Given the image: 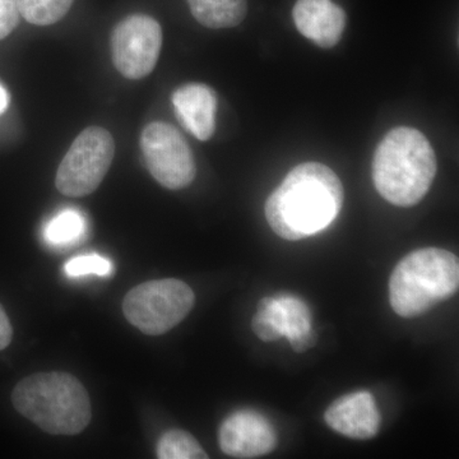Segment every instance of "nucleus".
<instances>
[{"label": "nucleus", "instance_id": "6ab92c4d", "mask_svg": "<svg viewBox=\"0 0 459 459\" xmlns=\"http://www.w3.org/2000/svg\"><path fill=\"white\" fill-rule=\"evenodd\" d=\"M18 0H0V40L7 38L20 23Z\"/></svg>", "mask_w": 459, "mask_h": 459}, {"label": "nucleus", "instance_id": "9b49d317", "mask_svg": "<svg viewBox=\"0 0 459 459\" xmlns=\"http://www.w3.org/2000/svg\"><path fill=\"white\" fill-rule=\"evenodd\" d=\"M276 328L281 337L289 338L295 351L304 352L316 344L312 331V314L301 299L294 295L264 298L258 312Z\"/></svg>", "mask_w": 459, "mask_h": 459}, {"label": "nucleus", "instance_id": "4be33fe9", "mask_svg": "<svg viewBox=\"0 0 459 459\" xmlns=\"http://www.w3.org/2000/svg\"><path fill=\"white\" fill-rule=\"evenodd\" d=\"M8 104V96L7 92H5L4 89L0 86V113L4 111V108H7Z\"/></svg>", "mask_w": 459, "mask_h": 459}, {"label": "nucleus", "instance_id": "1a4fd4ad", "mask_svg": "<svg viewBox=\"0 0 459 459\" xmlns=\"http://www.w3.org/2000/svg\"><path fill=\"white\" fill-rule=\"evenodd\" d=\"M220 448L232 458H258L276 448L277 433L265 416L240 410L228 416L219 430Z\"/></svg>", "mask_w": 459, "mask_h": 459}, {"label": "nucleus", "instance_id": "dca6fc26", "mask_svg": "<svg viewBox=\"0 0 459 459\" xmlns=\"http://www.w3.org/2000/svg\"><path fill=\"white\" fill-rule=\"evenodd\" d=\"M157 458L160 459H207L208 455L202 448L195 437L188 431H166L156 448Z\"/></svg>", "mask_w": 459, "mask_h": 459}, {"label": "nucleus", "instance_id": "f257e3e1", "mask_svg": "<svg viewBox=\"0 0 459 459\" xmlns=\"http://www.w3.org/2000/svg\"><path fill=\"white\" fill-rule=\"evenodd\" d=\"M342 205L343 186L336 172L319 162H305L268 197L265 219L280 238L303 240L327 229Z\"/></svg>", "mask_w": 459, "mask_h": 459}, {"label": "nucleus", "instance_id": "0eeeda50", "mask_svg": "<svg viewBox=\"0 0 459 459\" xmlns=\"http://www.w3.org/2000/svg\"><path fill=\"white\" fill-rule=\"evenodd\" d=\"M140 146L148 171L164 188H186L195 180V156L188 142L171 124H148L142 131Z\"/></svg>", "mask_w": 459, "mask_h": 459}, {"label": "nucleus", "instance_id": "9d476101", "mask_svg": "<svg viewBox=\"0 0 459 459\" xmlns=\"http://www.w3.org/2000/svg\"><path fill=\"white\" fill-rule=\"evenodd\" d=\"M325 420L332 430L355 440L373 439L382 425L376 400L367 391L338 398L325 411Z\"/></svg>", "mask_w": 459, "mask_h": 459}, {"label": "nucleus", "instance_id": "f8f14e48", "mask_svg": "<svg viewBox=\"0 0 459 459\" xmlns=\"http://www.w3.org/2000/svg\"><path fill=\"white\" fill-rule=\"evenodd\" d=\"M292 18L299 32L323 49L336 47L346 26V13L332 0H296Z\"/></svg>", "mask_w": 459, "mask_h": 459}, {"label": "nucleus", "instance_id": "423d86ee", "mask_svg": "<svg viewBox=\"0 0 459 459\" xmlns=\"http://www.w3.org/2000/svg\"><path fill=\"white\" fill-rule=\"evenodd\" d=\"M113 135L89 126L75 138L57 168L56 186L66 197H86L99 188L113 164Z\"/></svg>", "mask_w": 459, "mask_h": 459}, {"label": "nucleus", "instance_id": "412c9836", "mask_svg": "<svg viewBox=\"0 0 459 459\" xmlns=\"http://www.w3.org/2000/svg\"><path fill=\"white\" fill-rule=\"evenodd\" d=\"M13 337V328H12L11 320H9L4 307L0 305V351L7 349Z\"/></svg>", "mask_w": 459, "mask_h": 459}, {"label": "nucleus", "instance_id": "7ed1b4c3", "mask_svg": "<svg viewBox=\"0 0 459 459\" xmlns=\"http://www.w3.org/2000/svg\"><path fill=\"white\" fill-rule=\"evenodd\" d=\"M12 402L21 415L54 435L80 434L92 418L86 388L77 377L63 371L25 377L14 386Z\"/></svg>", "mask_w": 459, "mask_h": 459}, {"label": "nucleus", "instance_id": "6e6552de", "mask_svg": "<svg viewBox=\"0 0 459 459\" xmlns=\"http://www.w3.org/2000/svg\"><path fill=\"white\" fill-rule=\"evenodd\" d=\"M162 48V29L155 18L132 14L111 33L115 68L129 80H141L155 69Z\"/></svg>", "mask_w": 459, "mask_h": 459}, {"label": "nucleus", "instance_id": "ddd939ff", "mask_svg": "<svg viewBox=\"0 0 459 459\" xmlns=\"http://www.w3.org/2000/svg\"><path fill=\"white\" fill-rule=\"evenodd\" d=\"M181 126L199 141H208L216 131L217 95L204 83H188L172 95Z\"/></svg>", "mask_w": 459, "mask_h": 459}, {"label": "nucleus", "instance_id": "a211bd4d", "mask_svg": "<svg viewBox=\"0 0 459 459\" xmlns=\"http://www.w3.org/2000/svg\"><path fill=\"white\" fill-rule=\"evenodd\" d=\"M114 265L110 259L99 255H86L69 259L65 265V273L71 279L91 276L108 277L113 273Z\"/></svg>", "mask_w": 459, "mask_h": 459}, {"label": "nucleus", "instance_id": "4468645a", "mask_svg": "<svg viewBox=\"0 0 459 459\" xmlns=\"http://www.w3.org/2000/svg\"><path fill=\"white\" fill-rule=\"evenodd\" d=\"M193 17L208 29H230L247 16V0H186Z\"/></svg>", "mask_w": 459, "mask_h": 459}, {"label": "nucleus", "instance_id": "2eb2a0df", "mask_svg": "<svg viewBox=\"0 0 459 459\" xmlns=\"http://www.w3.org/2000/svg\"><path fill=\"white\" fill-rule=\"evenodd\" d=\"M86 231L83 214L77 210H65L45 225L44 238L51 247H72L82 240Z\"/></svg>", "mask_w": 459, "mask_h": 459}, {"label": "nucleus", "instance_id": "39448f33", "mask_svg": "<svg viewBox=\"0 0 459 459\" xmlns=\"http://www.w3.org/2000/svg\"><path fill=\"white\" fill-rule=\"evenodd\" d=\"M195 303V292L184 281L155 280L132 289L124 299L123 312L142 333L160 336L183 322Z\"/></svg>", "mask_w": 459, "mask_h": 459}, {"label": "nucleus", "instance_id": "f03ea898", "mask_svg": "<svg viewBox=\"0 0 459 459\" xmlns=\"http://www.w3.org/2000/svg\"><path fill=\"white\" fill-rule=\"evenodd\" d=\"M435 174L437 156L418 129H392L374 153V186L385 201L398 207H412L421 202Z\"/></svg>", "mask_w": 459, "mask_h": 459}, {"label": "nucleus", "instance_id": "20e7f679", "mask_svg": "<svg viewBox=\"0 0 459 459\" xmlns=\"http://www.w3.org/2000/svg\"><path fill=\"white\" fill-rule=\"evenodd\" d=\"M457 255L439 247H425L404 256L391 274L389 301L402 318H416L457 294Z\"/></svg>", "mask_w": 459, "mask_h": 459}, {"label": "nucleus", "instance_id": "f3484780", "mask_svg": "<svg viewBox=\"0 0 459 459\" xmlns=\"http://www.w3.org/2000/svg\"><path fill=\"white\" fill-rule=\"evenodd\" d=\"M74 0H18L21 16L35 26H50L68 13Z\"/></svg>", "mask_w": 459, "mask_h": 459}, {"label": "nucleus", "instance_id": "aec40b11", "mask_svg": "<svg viewBox=\"0 0 459 459\" xmlns=\"http://www.w3.org/2000/svg\"><path fill=\"white\" fill-rule=\"evenodd\" d=\"M252 328L256 337L261 338L264 342H273V341L280 340L281 338L276 328L259 313H256L255 318H253Z\"/></svg>", "mask_w": 459, "mask_h": 459}]
</instances>
